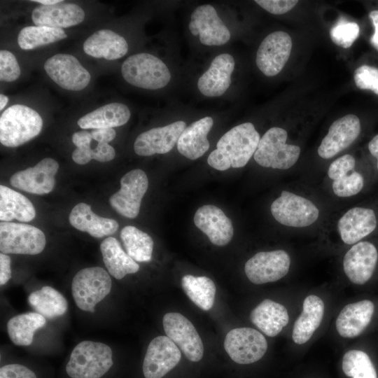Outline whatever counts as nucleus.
Segmentation results:
<instances>
[{"mask_svg":"<svg viewBox=\"0 0 378 378\" xmlns=\"http://www.w3.org/2000/svg\"><path fill=\"white\" fill-rule=\"evenodd\" d=\"M260 139V134L251 122L237 125L220 138L207 162L219 171L243 167L254 155Z\"/></svg>","mask_w":378,"mask_h":378,"instance_id":"1","label":"nucleus"},{"mask_svg":"<svg viewBox=\"0 0 378 378\" xmlns=\"http://www.w3.org/2000/svg\"><path fill=\"white\" fill-rule=\"evenodd\" d=\"M113 364V353L108 345L83 341L71 351L66 372L71 378H100Z\"/></svg>","mask_w":378,"mask_h":378,"instance_id":"2","label":"nucleus"},{"mask_svg":"<svg viewBox=\"0 0 378 378\" xmlns=\"http://www.w3.org/2000/svg\"><path fill=\"white\" fill-rule=\"evenodd\" d=\"M43 120L34 109L15 104L0 116V141L7 147H17L30 141L41 131Z\"/></svg>","mask_w":378,"mask_h":378,"instance_id":"3","label":"nucleus"},{"mask_svg":"<svg viewBox=\"0 0 378 378\" xmlns=\"http://www.w3.org/2000/svg\"><path fill=\"white\" fill-rule=\"evenodd\" d=\"M121 74L128 83L146 90L162 88L171 79L167 65L156 56L146 52L127 57L121 66Z\"/></svg>","mask_w":378,"mask_h":378,"instance_id":"4","label":"nucleus"},{"mask_svg":"<svg viewBox=\"0 0 378 378\" xmlns=\"http://www.w3.org/2000/svg\"><path fill=\"white\" fill-rule=\"evenodd\" d=\"M287 132L279 127L269 129L260 138L253 155L255 161L263 167L286 170L298 160L300 148L286 144Z\"/></svg>","mask_w":378,"mask_h":378,"instance_id":"5","label":"nucleus"},{"mask_svg":"<svg viewBox=\"0 0 378 378\" xmlns=\"http://www.w3.org/2000/svg\"><path fill=\"white\" fill-rule=\"evenodd\" d=\"M111 279L99 267H87L78 272L73 278L71 293L77 307L93 313L95 305L111 291Z\"/></svg>","mask_w":378,"mask_h":378,"instance_id":"6","label":"nucleus"},{"mask_svg":"<svg viewBox=\"0 0 378 378\" xmlns=\"http://www.w3.org/2000/svg\"><path fill=\"white\" fill-rule=\"evenodd\" d=\"M271 213L280 224L291 227H305L314 223L319 209L309 199L293 192L282 190L271 204Z\"/></svg>","mask_w":378,"mask_h":378,"instance_id":"7","label":"nucleus"},{"mask_svg":"<svg viewBox=\"0 0 378 378\" xmlns=\"http://www.w3.org/2000/svg\"><path fill=\"white\" fill-rule=\"evenodd\" d=\"M44 233L24 223H0V251L2 253L36 255L46 246Z\"/></svg>","mask_w":378,"mask_h":378,"instance_id":"8","label":"nucleus"},{"mask_svg":"<svg viewBox=\"0 0 378 378\" xmlns=\"http://www.w3.org/2000/svg\"><path fill=\"white\" fill-rule=\"evenodd\" d=\"M224 348L236 363L246 365L261 359L267 349V342L259 331L251 328L231 330L225 336Z\"/></svg>","mask_w":378,"mask_h":378,"instance_id":"9","label":"nucleus"},{"mask_svg":"<svg viewBox=\"0 0 378 378\" xmlns=\"http://www.w3.org/2000/svg\"><path fill=\"white\" fill-rule=\"evenodd\" d=\"M148 187L146 173L139 169L125 174L120 179V189L109 198V203L119 214L129 218H136L143 197Z\"/></svg>","mask_w":378,"mask_h":378,"instance_id":"10","label":"nucleus"},{"mask_svg":"<svg viewBox=\"0 0 378 378\" xmlns=\"http://www.w3.org/2000/svg\"><path fill=\"white\" fill-rule=\"evenodd\" d=\"M290 258L284 250L260 251L249 258L244 265L245 274L254 284L276 281L290 269Z\"/></svg>","mask_w":378,"mask_h":378,"instance_id":"11","label":"nucleus"},{"mask_svg":"<svg viewBox=\"0 0 378 378\" xmlns=\"http://www.w3.org/2000/svg\"><path fill=\"white\" fill-rule=\"evenodd\" d=\"M166 335L192 362H198L204 356L202 341L193 324L183 315L177 312L164 314L162 320Z\"/></svg>","mask_w":378,"mask_h":378,"instance_id":"12","label":"nucleus"},{"mask_svg":"<svg viewBox=\"0 0 378 378\" xmlns=\"http://www.w3.org/2000/svg\"><path fill=\"white\" fill-rule=\"evenodd\" d=\"M48 76L61 88L79 91L86 88L91 78L89 71L73 55L56 54L44 63Z\"/></svg>","mask_w":378,"mask_h":378,"instance_id":"13","label":"nucleus"},{"mask_svg":"<svg viewBox=\"0 0 378 378\" xmlns=\"http://www.w3.org/2000/svg\"><path fill=\"white\" fill-rule=\"evenodd\" d=\"M181 351L167 336L153 339L146 350L143 362L145 378H162L180 362Z\"/></svg>","mask_w":378,"mask_h":378,"instance_id":"14","label":"nucleus"},{"mask_svg":"<svg viewBox=\"0 0 378 378\" xmlns=\"http://www.w3.org/2000/svg\"><path fill=\"white\" fill-rule=\"evenodd\" d=\"M292 40L285 31H276L267 35L261 42L255 62L258 68L267 76L277 75L290 55Z\"/></svg>","mask_w":378,"mask_h":378,"instance_id":"15","label":"nucleus"},{"mask_svg":"<svg viewBox=\"0 0 378 378\" xmlns=\"http://www.w3.org/2000/svg\"><path fill=\"white\" fill-rule=\"evenodd\" d=\"M188 27L204 46H222L230 38L229 29L210 4L201 5L193 10Z\"/></svg>","mask_w":378,"mask_h":378,"instance_id":"16","label":"nucleus"},{"mask_svg":"<svg viewBox=\"0 0 378 378\" xmlns=\"http://www.w3.org/2000/svg\"><path fill=\"white\" fill-rule=\"evenodd\" d=\"M59 164L52 158H46L34 167L15 173L10 178L12 186L36 195L51 192L55 186V176Z\"/></svg>","mask_w":378,"mask_h":378,"instance_id":"17","label":"nucleus"},{"mask_svg":"<svg viewBox=\"0 0 378 378\" xmlns=\"http://www.w3.org/2000/svg\"><path fill=\"white\" fill-rule=\"evenodd\" d=\"M360 129L359 118L353 114L335 120L318 148V155L325 160L333 158L354 142Z\"/></svg>","mask_w":378,"mask_h":378,"instance_id":"18","label":"nucleus"},{"mask_svg":"<svg viewBox=\"0 0 378 378\" xmlns=\"http://www.w3.org/2000/svg\"><path fill=\"white\" fill-rule=\"evenodd\" d=\"M186 127V122L178 120L142 132L134 141V152L141 156L167 153L174 148Z\"/></svg>","mask_w":378,"mask_h":378,"instance_id":"19","label":"nucleus"},{"mask_svg":"<svg viewBox=\"0 0 378 378\" xmlns=\"http://www.w3.org/2000/svg\"><path fill=\"white\" fill-rule=\"evenodd\" d=\"M378 259V252L369 241H358L345 253L343 269L346 276L354 284H365L372 276Z\"/></svg>","mask_w":378,"mask_h":378,"instance_id":"20","label":"nucleus"},{"mask_svg":"<svg viewBox=\"0 0 378 378\" xmlns=\"http://www.w3.org/2000/svg\"><path fill=\"white\" fill-rule=\"evenodd\" d=\"M194 223L216 246L227 244L233 237L231 220L214 205L207 204L200 207L195 214Z\"/></svg>","mask_w":378,"mask_h":378,"instance_id":"21","label":"nucleus"},{"mask_svg":"<svg viewBox=\"0 0 378 378\" xmlns=\"http://www.w3.org/2000/svg\"><path fill=\"white\" fill-rule=\"evenodd\" d=\"M377 218L372 209L355 206L346 211L338 220L337 228L342 241L355 244L372 232Z\"/></svg>","mask_w":378,"mask_h":378,"instance_id":"22","label":"nucleus"},{"mask_svg":"<svg viewBox=\"0 0 378 378\" xmlns=\"http://www.w3.org/2000/svg\"><path fill=\"white\" fill-rule=\"evenodd\" d=\"M234 64L233 57L228 53L217 55L209 69L198 79L200 92L209 97L223 95L231 84Z\"/></svg>","mask_w":378,"mask_h":378,"instance_id":"23","label":"nucleus"},{"mask_svg":"<svg viewBox=\"0 0 378 378\" xmlns=\"http://www.w3.org/2000/svg\"><path fill=\"white\" fill-rule=\"evenodd\" d=\"M85 12L79 6L73 3H60L50 6L36 7L31 19L36 26L52 28H67L83 21Z\"/></svg>","mask_w":378,"mask_h":378,"instance_id":"24","label":"nucleus"},{"mask_svg":"<svg viewBox=\"0 0 378 378\" xmlns=\"http://www.w3.org/2000/svg\"><path fill=\"white\" fill-rule=\"evenodd\" d=\"M374 311L368 300L350 303L340 312L335 321L339 335L345 338L358 336L369 325Z\"/></svg>","mask_w":378,"mask_h":378,"instance_id":"25","label":"nucleus"},{"mask_svg":"<svg viewBox=\"0 0 378 378\" xmlns=\"http://www.w3.org/2000/svg\"><path fill=\"white\" fill-rule=\"evenodd\" d=\"M84 52L93 57L113 60L122 57L128 50L126 40L110 29H101L89 36L83 43Z\"/></svg>","mask_w":378,"mask_h":378,"instance_id":"26","label":"nucleus"},{"mask_svg":"<svg viewBox=\"0 0 378 378\" xmlns=\"http://www.w3.org/2000/svg\"><path fill=\"white\" fill-rule=\"evenodd\" d=\"M213 125L212 118L206 116L186 127L177 141L178 152L192 160L202 157L209 148L207 134Z\"/></svg>","mask_w":378,"mask_h":378,"instance_id":"27","label":"nucleus"},{"mask_svg":"<svg viewBox=\"0 0 378 378\" xmlns=\"http://www.w3.org/2000/svg\"><path fill=\"white\" fill-rule=\"evenodd\" d=\"M69 220L76 229L86 232L95 238L113 234L119 227L115 220L97 216L89 204L83 202L74 206Z\"/></svg>","mask_w":378,"mask_h":378,"instance_id":"28","label":"nucleus"},{"mask_svg":"<svg viewBox=\"0 0 378 378\" xmlns=\"http://www.w3.org/2000/svg\"><path fill=\"white\" fill-rule=\"evenodd\" d=\"M250 319L264 334L275 337L287 326L289 316L284 305L265 299L251 312Z\"/></svg>","mask_w":378,"mask_h":378,"instance_id":"29","label":"nucleus"},{"mask_svg":"<svg viewBox=\"0 0 378 378\" xmlns=\"http://www.w3.org/2000/svg\"><path fill=\"white\" fill-rule=\"evenodd\" d=\"M324 315V302L321 298L310 295L305 298L301 314L295 321L292 338L297 344H303L319 327Z\"/></svg>","mask_w":378,"mask_h":378,"instance_id":"30","label":"nucleus"},{"mask_svg":"<svg viewBox=\"0 0 378 378\" xmlns=\"http://www.w3.org/2000/svg\"><path fill=\"white\" fill-rule=\"evenodd\" d=\"M129 108L122 103L102 106L82 116L77 122L84 130L112 128L126 124L130 118Z\"/></svg>","mask_w":378,"mask_h":378,"instance_id":"31","label":"nucleus"},{"mask_svg":"<svg viewBox=\"0 0 378 378\" xmlns=\"http://www.w3.org/2000/svg\"><path fill=\"white\" fill-rule=\"evenodd\" d=\"M104 263L111 275L117 279L139 271V265L122 248L114 237L104 239L100 244Z\"/></svg>","mask_w":378,"mask_h":378,"instance_id":"32","label":"nucleus"},{"mask_svg":"<svg viewBox=\"0 0 378 378\" xmlns=\"http://www.w3.org/2000/svg\"><path fill=\"white\" fill-rule=\"evenodd\" d=\"M36 210L25 196L5 186H0V220L10 222L16 219L22 222L32 220Z\"/></svg>","mask_w":378,"mask_h":378,"instance_id":"33","label":"nucleus"},{"mask_svg":"<svg viewBox=\"0 0 378 378\" xmlns=\"http://www.w3.org/2000/svg\"><path fill=\"white\" fill-rule=\"evenodd\" d=\"M46 318L36 312L21 314L12 317L7 323L10 340L18 346L31 344L34 332L46 325Z\"/></svg>","mask_w":378,"mask_h":378,"instance_id":"34","label":"nucleus"},{"mask_svg":"<svg viewBox=\"0 0 378 378\" xmlns=\"http://www.w3.org/2000/svg\"><path fill=\"white\" fill-rule=\"evenodd\" d=\"M28 300L37 313L50 319L63 315L68 308L65 298L59 291L48 286L32 292Z\"/></svg>","mask_w":378,"mask_h":378,"instance_id":"35","label":"nucleus"},{"mask_svg":"<svg viewBox=\"0 0 378 378\" xmlns=\"http://www.w3.org/2000/svg\"><path fill=\"white\" fill-rule=\"evenodd\" d=\"M181 286L188 298L198 307L204 311L211 309L216 288L211 279L205 276L186 274L181 279Z\"/></svg>","mask_w":378,"mask_h":378,"instance_id":"36","label":"nucleus"},{"mask_svg":"<svg viewBox=\"0 0 378 378\" xmlns=\"http://www.w3.org/2000/svg\"><path fill=\"white\" fill-rule=\"evenodd\" d=\"M120 238L127 253L135 261L148 262L153 250V239L147 233L132 225L124 227Z\"/></svg>","mask_w":378,"mask_h":378,"instance_id":"37","label":"nucleus"},{"mask_svg":"<svg viewBox=\"0 0 378 378\" xmlns=\"http://www.w3.org/2000/svg\"><path fill=\"white\" fill-rule=\"evenodd\" d=\"M66 37L67 35L62 29L45 26H27L20 31L18 43L22 49L31 50Z\"/></svg>","mask_w":378,"mask_h":378,"instance_id":"38","label":"nucleus"},{"mask_svg":"<svg viewBox=\"0 0 378 378\" xmlns=\"http://www.w3.org/2000/svg\"><path fill=\"white\" fill-rule=\"evenodd\" d=\"M342 368L351 378H377L375 368L369 357L360 350H350L344 354Z\"/></svg>","mask_w":378,"mask_h":378,"instance_id":"39","label":"nucleus"},{"mask_svg":"<svg viewBox=\"0 0 378 378\" xmlns=\"http://www.w3.org/2000/svg\"><path fill=\"white\" fill-rule=\"evenodd\" d=\"M115 156L114 148L106 143H98L95 148H91V144L76 148L72 153V160L78 164H85L91 160L101 162L112 160Z\"/></svg>","mask_w":378,"mask_h":378,"instance_id":"40","label":"nucleus"},{"mask_svg":"<svg viewBox=\"0 0 378 378\" xmlns=\"http://www.w3.org/2000/svg\"><path fill=\"white\" fill-rule=\"evenodd\" d=\"M359 26L354 22L341 18L331 28L330 36L332 42L344 48H348L359 36Z\"/></svg>","mask_w":378,"mask_h":378,"instance_id":"41","label":"nucleus"},{"mask_svg":"<svg viewBox=\"0 0 378 378\" xmlns=\"http://www.w3.org/2000/svg\"><path fill=\"white\" fill-rule=\"evenodd\" d=\"M364 186L363 176L355 170L332 181V189L340 197H349L357 195Z\"/></svg>","mask_w":378,"mask_h":378,"instance_id":"42","label":"nucleus"},{"mask_svg":"<svg viewBox=\"0 0 378 378\" xmlns=\"http://www.w3.org/2000/svg\"><path fill=\"white\" fill-rule=\"evenodd\" d=\"M356 85L360 90H370L378 95V69L369 65H362L354 74Z\"/></svg>","mask_w":378,"mask_h":378,"instance_id":"43","label":"nucleus"},{"mask_svg":"<svg viewBox=\"0 0 378 378\" xmlns=\"http://www.w3.org/2000/svg\"><path fill=\"white\" fill-rule=\"evenodd\" d=\"M20 76V68L13 53L8 50L0 51V80L12 82Z\"/></svg>","mask_w":378,"mask_h":378,"instance_id":"44","label":"nucleus"},{"mask_svg":"<svg viewBox=\"0 0 378 378\" xmlns=\"http://www.w3.org/2000/svg\"><path fill=\"white\" fill-rule=\"evenodd\" d=\"M355 158L349 154L344 155L330 163L328 169V176L332 181H335L355 170Z\"/></svg>","mask_w":378,"mask_h":378,"instance_id":"45","label":"nucleus"},{"mask_svg":"<svg viewBox=\"0 0 378 378\" xmlns=\"http://www.w3.org/2000/svg\"><path fill=\"white\" fill-rule=\"evenodd\" d=\"M261 8L274 15H281L290 10L298 3L296 0H256Z\"/></svg>","mask_w":378,"mask_h":378,"instance_id":"46","label":"nucleus"},{"mask_svg":"<svg viewBox=\"0 0 378 378\" xmlns=\"http://www.w3.org/2000/svg\"><path fill=\"white\" fill-rule=\"evenodd\" d=\"M0 378H37L35 373L20 364H8L0 369Z\"/></svg>","mask_w":378,"mask_h":378,"instance_id":"47","label":"nucleus"},{"mask_svg":"<svg viewBox=\"0 0 378 378\" xmlns=\"http://www.w3.org/2000/svg\"><path fill=\"white\" fill-rule=\"evenodd\" d=\"M11 277L10 258L1 253L0 254V285L6 284Z\"/></svg>","mask_w":378,"mask_h":378,"instance_id":"48","label":"nucleus"},{"mask_svg":"<svg viewBox=\"0 0 378 378\" xmlns=\"http://www.w3.org/2000/svg\"><path fill=\"white\" fill-rule=\"evenodd\" d=\"M92 139L98 143H106L111 141L116 135L115 131L113 128L94 129L91 132Z\"/></svg>","mask_w":378,"mask_h":378,"instance_id":"49","label":"nucleus"},{"mask_svg":"<svg viewBox=\"0 0 378 378\" xmlns=\"http://www.w3.org/2000/svg\"><path fill=\"white\" fill-rule=\"evenodd\" d=\"M71 139L76 147L78 148L91 144L93 139L91 132L83 130L75 132Z\"/></svg>","mask_w":378,"mask_h":378,"instance_id":"50","label":"nucleus"},{"mask_svg":"<svg viewBox=\"0 0 378 378\" xmlns=\"http://www.w3.org/2000/svg\"><path fill=\"white\" fill-rule=\"evenodd\" d=\"M369 18L374 28V34L370 38V43L378 51V10L371 11Z\"/></svg>","mask_w":378,"mask_h":378,"instance_id":"51","label":"nucleus"},{"mask_svg":"<svg viewBox=\"0 0 378 378\" xmlns=\"http://www.w3.org/2000/svg\"><path fill=\"white\" fill-rule=\"evenodd\" d=\"M368 149L371 155L377 160V167L378 169V134L374 136L369 142Z\"/></svg>","mask_w":378,"mask_h":378,"instance_id":"52","label":"nucleus"},{"mask_svg":"<svg viewBox=\"0 0 378 378\" xmlns=\"http://www.w3.org/2000/svg\"><path fill=\"white\" fill-rule=\"evenodd\" d=\"M33 2L41 4L43 6H50L54 5L58 3H60L63 1L60 0H33Z\"/></svg>","mask_w":378,"mask_h":378,"instance_id":"53","label":"nucleus"},{"mask_svg":"<svg viewBox=\"0 0 378 378\" xmlns=\"http://www.w3.org/2000/svg\"><path fill=\"white\" fill-rule=\"evenodd\" d=\"M8 102V97L4 94H0V110H2Z\"/></svg>","mask_w":378,"mask_h":378,"instance_id":"54","label":"nucleus"}]
</instances>
